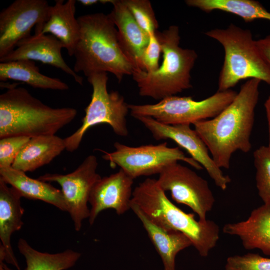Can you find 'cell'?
Segmentation results:
<instances>
[{"label":"cell","instance_id":"cell-20","mask_svg":"<svg viewBox=\"0 0 270 270\" xmlns=\"http://www.w3.org/2000/svg\"><path fill=\"white\" fill-rule=\"evenodd\" d=\"M130 209L142 222L150 240L160 255L164 270H176L177 254L192 246L191 241L181 232L166 230L156 224L132 202H130Z\"/></svg>","mask_w":270,"mask_h":270},{"label":"cell","instance_id":"cell-30","mask_svg":"<svg viewBox=\"0 0 270 270\" xmlns=\"http://www.w3.org/2000/svg\"><path fill=\"white\" fill-rule=\"evenodd\" d=\"M155 32L149 35L148 44L144 50L140 60L142 70L148 72L156 71L160 66L162 48Z\"/></svg>","mask_w":270,"mask_h":270},{"label":"cell","instance_id":"cell-13","mask_svg":"<svg viewBox=\"0 0 270 270\" xmlns=\"http://www.w3.org/2000/svg\"><path fill=\"white\" fill-rule=\"evenodd\" d=\"M46 0H16L0 13V58L12 51L21 40L30 36L35 26L48 16Z\"/></svg>","mask_w":270,"mask_h":270},{"label":"cell","instance_id":"cell-9","mask_svg":"<svg viewBox=\"0 0 270 270\" xmlns=\"http://www.w3.org/2000/svg\"><path fill=\"white\" fill-rule=\"evenodd\" d=\"M111 152L102 150V158L111 166H118L134 179L140 176L160 174L170 164L183 161L198 170L202 166L191 157L186 156L179 147L170 148L164 142L157 145L130 146L118 142Z\"/></svg>","mask_w":270,"mask_h":270},{"label":"cell","instance_id":"cell-6","mask_svg":"<svg viewBox=\"0 0 270 270\" xmlns=\"http://www.w3.org/2000/svg\"><path fill=\"white\" fill-rule=\"evenodd\" d=\"M205 34L217 40L224 50L218 91L230 90L247 78L258 79L270 85V64L261 54L250 30L230 24L225 28L207 31Z\"/></svg>","mask_w":270,"mask_h":270},{"label":"cell","instance_id":"cell-3","mask_svg":"<svg viewBox=\"0 0 270 270\" xmlns=\"http://www.w3.org/2000/svg\"><path fill=\"white\" fill-rule=\"evenodd\" d=\"M0 95V138L55 135L77 114L72 108H53L14 84Z\"/></svg>","mask_w":270,"mask_h":270},{"label":"cell","instance_id":"cell-25","mask_svg":"<svg viewBox=\"0 0 270 270\" xmlns=\"http://www.w3.org/2000/svg\"><path fill=\"white\" fill-rule=\"evenodd\" d=\"M189 6L206 12L219 10L236 15L246 22L258 19L270 21V12L258 1L254 0H186Z\"/></svg>","mask_w":270,"mask_h":270},{"label":"cell","instance_id":"cell-18","mask_svg":"<svg viewBox=\"0 0 270 270\" xmlns=\"http://www.w3.org/2000/svg\"><path fill=\"white\" fill-rule=\"evenodd\" d=\"M110 3L113 8L109 14L117 28L123 51L136 70H142L141 57L150 36L138 26L122 0H110Z\"/></svg>","mask_w":270,"mask_h":270},{"label":"cell","instance_id":"cell-11","mask_svg":"<svg viewBox=\"0 0 270 270\" xmlns=\"http://www.w3.org/2000/svg\"><path fill=\"white\" fill-rule=\"evenodd\" d=\"M98 166L96 156L91 154L70 174H46L38 178L46 182H56L60 186L67 212L77 232L80 230L83 220L90 216V210L88 203L90 192L96 182L101 178L96 172Z\"/></svg>","mask_w":270,"mask_h":270},{"label":"cell","instance_id":"cell-33","mask_svg":"<svg viewBox=\"0 0 270 270\" xmlns=\"http://www.w3.org/2000/svg\"><path fill=\"white\" fill-rule=\"evenodd\" d=\"M78 2L84 6H91L100 2V0H80Z\"/></svg>","mask_w":270,"mask_h":270},{"label":"cell","instance_id":"cell-34","mask_svg":"<svg viewBox=\"0 0 270 270\" xmlns=\"http://www.w3.org/2000/svg\"><path fill=\"white\" fill-rule=\"evenodd\" d=\"M0 270H4L2 264H0Z\"/></svg>","mask_w":270,"mask_h":270},{"label":"cell","instance_id":"cell-8","mask_svg":"<svg viewBox=\"0 0 270 270\" xmlns=\"http://www.w3.org/2000/svg\"><path fill=\"white\" fill-rule=\"evenodd\" d=\"M87 78L92 88L91 100L85 109L86 114L81 126L72 134L64 138L66 149L70 152L78 148L84 134L96 124H108L119 136H126L128 134L126 120L130 110L128 104L118 92H108V73L94 74Z\"/></svg>","mask_w":270,"mask_h":270},{"label":"cell","instance_id":"cell-15","mask_svg":"<svg viewBox=\"0 0 270 270\" xmlns=\"http://www.w3.org/2000/svg\"><path fill=\"white\" fill-rule=\"evenodd\" d=\"M62 48L64 46L62 42L54 36L34 34L19 42L12 51L0 58V62L20 60L38 61L60 69L82 86V77L71 68L64 60L61 52Z\"/></svg>","mask_w":270,"mask_h":270},{"label":"cell","instance_id":"cell-28","mask_svg":"<svg viewBox=\"0 0 270 270\" xmlns=\"http://www.w3.org/2000/svg\"><path fill=\"white\" fill-rule=\"evenodd\" d=\"M225 270H270V258L248 253L228 258Z\"/></svg>","mask_w":270,"mask_h":270},{"label":"cell","instance_id":"cell-26","mask_svg":"<svg viewBox=\"0 0 270 270\" xmlns=\"http://www.w3.org/2000/svg\"><path fill=\"white\" fill-rule=\"evenodd\" d=\"M258 194L264 204L270 206V148L261 146L254 152Z\"/></svg>","mask_w":270,"mask_h":270},{"label":"cell","instance_id":"cell-4","mask_svg":"<svg viewBox=\"0 0 270 270\" xmlns=\"http://www.w3.org/2000/svg\"><path fill=\"white\" fill-rule=\"evenodd\" d=\"M131 202L136 204L154 224L168 230L184 234L200 256H208L217 244L220 228L214 221L196 220L172 204L157 180L147 178L132 192Z\"/></svg>","mask_w":270,"mask_h":270},{"label":"cell","instance_id":"cell-5","mask_svg":"<svg viewBox=\"0 0 270 270\" xmlns=\"http://www.w3.org/2000/svg\"><path fill=\"white\" fill-rule=\"evenodd\" d=\"M156 35L163 54V61L155 72L136 70L132 75L139 94L156 100L176 96L192 87L190 72L198 58L196 52L180 46L179 27L170 26Z\"/></svg>","mask_w":270,"mask_h":270},{"label":"cell","instance_id":"cell-22","mask_svg":"<svg viewBox=\"0 0 270 270\" xmlns=\"http://www.w3.org/2000/svg\"><path fill=\"white\" fill-rule=\"evenodd\" d=\"M66 148L64 138L56 135L30 138L16 156L12 167L24 172L34 171L50 164Z\"/></svg>","mask_w":270,"mask_h":270},{"label":"cell","instance_id":"cell-2","mask_svg":"<svg viewBox=\"0 0 270 270\" xmlns=\"http://www.w3.org/2000/svg\"><path fill=\"white\" fill-rule=\"evenodd\" d=\"M80 35L74 56V70L87 78L110 72L119 82L136 71L120 44L117 28L109 14H86L78 18Z\"/></svg>","mask_w":270,"mask_h":270},{"label":"cell","instance_id":"cell-10","mask_svg":"<svg viewBox=\"0 0 270 270\" xmlns=\"http://www.w3.org/2000/svg\"><path fill=\"white\" fill-rule=\"evenodd\" d=\"M158 182L165 192L169 191L178 204L190 207L206 221V216L214 206L215 198L208 182L190 168L174 162L160 174Z\"/></svg>","mask_w":270,"mask_h":270},{"label":"cell","instance_id":"cell-32","mask_svg":"<svg viewBox=\"0 0 270 270\" xmlns=\"http://www.w3.org/2000/svg\"><path fill=\"white\" fill-rule=\"evenodd\" d=\"M264 105L266 114L268 128L269 142L268 147L270 148V96L265 102Z\"/></svg>","mask_w":270,"mask_h":270},{"label":"cell","instance_id":"cell-7","mask_svg":"<svg viewBox=\"0 0 270 270\" xmlns=\"http://www.w3.org/2000/svg\"><path fill=\"white\" fill-rule=\"evenodd\" d=\"M238 92L232 90L218 91L202 100L190 96H172L155 104H128L134 118L151 117L165 124L176 125L194 123L212 118L225 109Z\"/></svg>","mask_w":270,"mask_h":270},{"label":"cell","instance_id":"cell-29","mask_svg":"<svg viewBox=\"0 0 270 270\" xmlns=\"http://www.w3.org/2000/svg\"><path fill=\"white\" fill-rule=\"evenodd\" d=\"M30 138L25 136H11L0 138V168L12 166L16 156Z\"/></svg>","mask_w":270,"mask_h":270},{"label":"cell","instance_id":"cell-16","mask_svg":"<svg viewBox=\"0 0 270 270\" xmlns=\"http://www.w3.org/2000/svg\"><path fill=\"white\" fill-rule=\"evenodd\" d=\"M0 178V261H5L20 270L11 245L12 234L20 230L24 222L22 196Z\"/></svg>","mask_w":270,"mask_h":270},{"label":"cell","instance_id":"cell-21","mask_svg":"<svg viewBox=\"0 0 270 270\" xmlns=\"http://www.w3.org/2000/svg\"><path fill=\"white\" fill-rule=\"evenodd\" d=\"M26 172L12 166L0 168V178L30 200H40L67 212V206L62 191L48 182L28 177Z\"/></svg>","mask_w":270,"mask_h":270},{"label":"cell","instance_id":"cell-24","mask_svg":"<svg viewBox=\"0 0 270 270\" xmlns=\"http://www.w3.org/2000/svg\"><path fill=\"white\" fill-rule=\"evenodd\" d=\"M19 252L25 258L24 270H66L74 266L80 257V254L67 250L56 254L42 252L33 248L23 238L18 242ZM4 270H12L4 262L0 261Z\"/></svg>","mask_w":270,"mask_h":270},{"label":"cell","instance_id":"cell-12","mask_svg":"<svg viewBox=\"0 0 270 270\" xmlns=\"http://www.w3.org/2000/svg\"><path fill=\"white\" fill-rule=\"evenodd\" d=\"M152 133L156 140L170 139L186 150L191 158L204 168L215 184L225 190L230 182L228 176L225 175L209 154V150L198 132L190 124L168 125L162 124L148 116L136 118Z\"/></svg>","mask_w":270,"mask_h":270},{"label":"cell","instance_id":"cell-14","mask_svg":"<svg viewBox=\"0 0 270 270\" xmlns=\"http://www.w3.org/2000/svg\"><path fill=\"white\" fill-rule=\"evenodd\" d=\"M134 180L120 168L118 172L101 178L96 182L88 202L91 205L88 218L90 225L104 210L112 208L120 215L130 209Z\"/></svg>","mask_w":270,"mask_h":270},{"label":"cell","instance_id":"cell-27","mask_svg":"<svg viewBox=\"0 0 270 270\" xmlns=\"http://www.w3.org/2000/svg\"><path fill=\"white\" fill-rule=\"evenodd\" d=\"M138 26L150 35L158 28L151 2L148 0H122Z\"/></svg>","mask_w":270,"mask_h":270},{"label":"cell","instance_id":"cell-31","mask_svg":"<svg viewBox=\"0 0 270 270\" xmlns=\"http://www.w3.org/2000/svg\"><path fill=\"white\" fill-rule=\"evenodd\" d=\"M256 44L263 57L270 64V34L256 40Z\"/></svg>","mask_w":270,"mask_h":270},{"label":"cell","instance_id":"cell-19","mask_svg":"<svg viewBox=\"0 0 270 270\" xmlns=\"http://www.w3.org/2000/svg\"><path fill=\"white\" fill-rule=\"evenodd\" d=\"M224 233L238 237L246 250H260L270 256V206L254 208L243 221L228 223L223 226Z\"/></svg>","mask_w":270,"mask_h":270},{"label":"cell","instance_id":"cell-23","mask_svg":"<svg viewBox=\"0 0 270 270\" xmlns=\"http://www.w3.org/2000/svg\"><path fill=\"white\" fill-rule=\"evenodd\" d=\"M12 80L42 89L65 90L68 86L58 78H51L40 72L35 62L20 60L0 62V80Z\"/></svg>","mask_w":270,"mask_h":270},{"label":"cell","instance_id":"cell-17","mask_svg":"<svg viewBox=\"0 0 270 270\" xmlns=\"http://www.w3.org/2000/svg\"><path fill=\"white\" fill-rule=\"evenodd\" d=\"M76 4L75 0H56L50 7L47 20L35 28V34H50L60 40L70 56H74L80 35Z\"/></svg>","mask_w":270,"mask_h":270},{"label":"cell","instance_id":"cell-1","mask_svg":"<svg viewBox=\"0 0 270 270\" xmlns=\"http://www.w3.org/2000/svg\"><path fill=\"white\" fill-rule=\"evenodd\" d=\"M260 82L256 78L248 80L232 102L218 115L192 124L220 168H230L234 152L246 153L251 149L250 137Z\"/></svg>","mask_w":270,"mask_h":270}]
</instances>
